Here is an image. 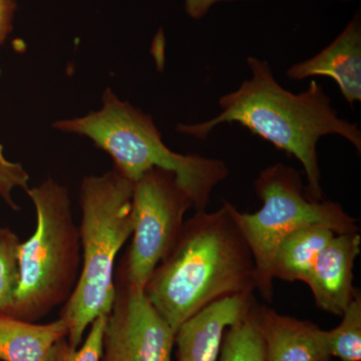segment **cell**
Instances as JSON below:
<instances>
[{
	"label": "cell",
	"mask_w": 361,
	"mask_h": 361,
	"mask_svg": "<svg viewBox=\"0 0 361 361\" xmlns=\"http://www.w3.org/2000/svg\"><path fill=\"white\" fill-rule=\"evenodd\" d=\"M251 78L239 89L219 99L221 111L198 123H180L177 130L205 140L218 126L238 123L285 153L295 157L305 172L306 196L324 200L317 145L325 135H337L361 152V132L355 123L339 118L322 85L311 80L308 89L293 94L275 80L269 63L254 56L247 59Z\"/></svg>",
	"instance_id": "6da1fadb"
},
{
	"label": "cell",
	"mask_w": 361,
	"mask_h": 361,
	"mask_svg": "<svg viewBox=\"0 0 361 361\" xmlns=\"http://www.w3.org/2000/svg\"><path fill=\"white\" fill-rule=\"evenodd\" d=\"M257 290L253 256L227 201L214 212L185 221L174 246L157 266L145 294L177 331L190 317L221 299Z\"/></svg>",
	"instance_id": "7a4b0ae2"
},
{
	"label": "cell",
	"mask_w": 361,
	"mask_h": 361,
	"mask_svg": "<svg viewBox=\"0 0 361 361\" xmlns=\"http://www.w3.org/2000/svg\"><path fill=\"white\" fill-rule=\"evenodd\" d=\"M134 183L116 169L87 176L80 185V232L82 269L77 285L63 304L61 317L68 341L78 348L92 323L109 315L116 298V259L132 236Z\"/></svg>",
	"instance_id": "3957f363"
},
{
	"label": "cell",
	"mask_w": 361,
	"mask_h": 361,
	"mask_svg": "<svg viewBox=\"0 0 361 361\" xmlns=\"http://www.w3.org/2000/svg\"><path fill=\"white\" fill-rule=\"evenodd\" d=\"M54 128L89 137L111 157L115 169L133 183L152 169L173 173L197 212L206 211L214 189L229 176L223 161L183 155L169 149L153 118L121 101L111 89L104 92L101 110L82 118L58 121Z\"/></svg>",
	"instance_id": "277c9868"
},
{
	"label": "cell",
	"mask_w": 361,
	"mask_h": 361,
	"mask_svg": "<svg viewBox=\"0 0 361 361\" xmlns=\"http://www.w3.org/2000/svg\"><path fill=\"white\" fill-rule=\"evenodd\" d=\"M26 193L35 206L37 228L18 249L20 278L11 316L35 322L70 298L82 250L68 188L47 179Z\"/></svg>",
	"instance_id": "5b68a950"
},
{
	"label": "cell",
	"mask_w": 361,
	"mask_h": 361,
	"mask_svg": "<svg viewBox=\"0 0 361 361\" xmlns=\"http://www.w3.org/2000/svg\"><path fill=\"white\" fill-rule=\"evenodd\" d=\"M262 206L253 214L241 213L227 201L228 209L245 238L255 263L257 290L272 302V263L282 240L290 233L311 225L329 228L336 234L360 233L358 220L336 202L308 198L295 169L275 164L254 180Z\"/></svg>",
	"instance_id": "8992f818"
},
{
	"label": "cell",
	"mask_w": 361,
	"mask_h": 361,
	"mask_svg": "<svg viewBox=\"0 0 361 361\" xmlns=\"http://www.w3.org/2000/svg\"><path fill=\"white\" fill-rule=\"evenodd\" d=\"M193 202L175 174L152 169L134 182L132 244L122 261L130 284L144 290L157 266L167 256Z\"/></svg>",
	"instance_id": "52a82bcc"
},
{
	"label": "cell",
	"mask_w": 361,
	"mask_h": 361,
	"mask_svg": "<svg viewBox=\"0 0 361 361\" xmlns=\"http://www.w3.org/2000/svg\"><path fill=\"white\" fill-rule=\"evenodd\" d=\"M116 298L106 319L102 361H173L175 332L118 265Z\"/></svg>",
	"instance_id": "ba28073f"
},
{
	"label": "cell",
	"mask_w": 361,
	"mask_h": 361,
	"mask_svg": "<svg viewBox=\"0 0 361 361\" xmlns=\"http://www.w3.org/2000/svg\"><path fill=\"white\" fill-rule=\"evenodd\" d=\"M360 246V233H345L334 235L323 249L304 281L312 292L316 307L330 314H343L357 292L353 268Z\"/></svg>",
	"instance_id": "9c48e42d"
},
{
	"label": "cell",
	"mask_w": 361,
	"mask_h": 361,
	"mask_svg": "<svg viewBox=\"0 0 361 361\" xmlns=\"http://www.w3.org/2000/svg\"><path fill=\"white\" fill-rule=\"evenodd\" d=\"M265 361H330L326 330L310 320L280 314L268 306H256Z\"/></svg>",
	"instance_id": "30bf717a"
},
{
	"label": "cell",
	"mask_w": 361,
	"mask_h": 361,
	"mask_svg": "<svg viewBox=\"0 0 361 361\" xmlns=\"http://www.w3.org/2000/svg\"><path fill=\"white\" fill-rule=\"evenodd\" d=\"M255 301L254 295L227 297L190 317L175 334L176 361H217L226 330Z\"/></svg>",
	"instance_id": "8fae6325"
},
{
	"label": "cell",
	"mask_w": 361,
	"mask_h": 361,
	"mask_svg": "<svg viewBox=\"0 0 361 361\" xmlns=\"http://www.w3.org/2000/svg\"><path fill=\"white\" fill-rule=\"evenodd\" d=\"M291 80L325 75L336 80L350 106L361 102V20L356 13L341 35L322 51L286 71Z\"/></svg>",
	"instance_id": "7c38bea8"
},
{
	"label": "cell",
	"mask_w": 361,
	"mask_h": 361,
	"mask_svg": "<svg viewBox=\"0 0 361 361\" xmlns=\"http://www.w3.org/2000/svg\"><path fill=\"white\" fill-rule=\"evenodd\" d=\"M68 334L61 318L42 324L0 314V360L47 361L54 344Z\"/></svg>",
	"instance_id": "4fadbf2b"
},
{
	"label": "cell",
	"mask_w": 361,
	"mask_h": 361,
	"mask_svg": "<svg viewBox=\"0 0 361 361\" xmlns=\"http://www.w3.org/2000/svg\"><path fill=\"white\" fill-rule=\"evenodd\" d=\"M334 235L331 229L322 225L307 226L287 235L273 259V279L304 283L318 256Z\"/></svg>",
	"instance_id": "5bb4252c"
},
{
	"label": "cell",
	"mask_w": 361,
	"mask_h": 361,
	"mask_svg": "<svg viewBox=\"0 0 361 361\" xmlns=\"http://www.w3.org/2000/svg\"><path fill=\"white\" fill-rule=\"evenodd\" d=\"M257 304H252L245 314L226 330L217 361H265L256 315Z\"/></svg>",
	"instance_id": "9a60e30c"
},
{
	"label": "cell",
	"mask_w": 361,
	"mask_h": 361,
	"mask_svg": "<svg viewBox=\"0 0 361 361\" xmlns=\"http://www.w3.org/2000/svg\"><path fill=\"white\" fill-rule=\"evenodd\" d=\"M338 326L326 330L327 341L332 357L341 361L361 360V294L356 292L355 298L344 310Z\"/></svg>",
	"instance_id": "2e32d148"
},
{
	"label": "cell",
	"mask_w": 361,
	"mask_h": 361,
	"mask_svg": "<svg viewBox=\"0 0 361 361\" xmlns=\"http://www.w3.org/2000/svg\"><path fill=\"white\" fill-rule=\"evenodd\" d=\"M20 237L9 229L0 228V314L11 316L14 295L18 285Z\"/></svg>",
	"instance_id": "e0dca14e"
},
{
	"label": "cell",
	"mask_w": 361,
	"mask_h": 361,
	"mask_svg": "<svg viewBox=\"0 0 361 361\" xmlns=\"http://www.w3.org/2000/svg\"><path fill=\"white\" fill-rule=\"evenodd\" d=\"M108 316H99L92 323L89 334L78 348L71 346L66 337L56 342L47 361H102Z\"/></svg>",
	"instance_id": "ac0fdd59"
},
{
	"label": "cell",
	"mask_w": 361,
	"mask_h": 361,
	"mask_svg": "<svg viewBox=\"0 0 361 361\" xmlns=\"http://www.w3.org/2000/svg\"><path fill=\"white\" fill-rule=\"evenodd\" d=\"M30 175L20 163L9 161L4 156V146L0 144V197L13 210H20L13 198L14 190L28 189Z\"/></svg>",
	"instance_id": "d6986e66"
},
{
	"label": "cell",
	"mask_w": 361,
	"mask_h": 361,
	"mask_svg": "<svg viewBox=\"0 0 361 361\" xmlns=\"http://www.w3.org/2000/svg\"><path fill=\"white\" fill-rule=\"evenodd\" d=\"M14 11V0H0V44L11 30Z\"/></svg>",
	"instance_id": "ffe728a7"
},
{
	"label": "cell",
	"mask_w": 361,
	"mask_h": 361,
	"mask_svg": "<svg viewBox=\"0 0 361 361\" xmlns=\"http://www.w3.org/2000/svg\"><path fill=\"white\" fill-rule=\"evenodd\" d=\"M221 1H236V0H186L185 8L190 18L200 20L206 16L214 4Z\"/></svg>",
	"instance_id": "44dd1931"
}]
</instances>
